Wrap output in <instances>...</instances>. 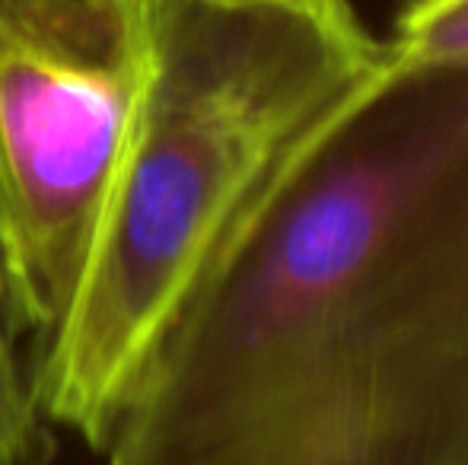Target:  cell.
Returning a JSON list of instances; mask_svg holds the SVG:
<instances>
[{"label":"cell","instance_id":"1","mask_svg":"<svg viewBox=\"0 0 468 465\" xmlns=\"http://www.w3.org/2000/svg\"><path fill=\"white\" fill-rule=\"evenodd\" d=\"M105 465H468V74L309 134L150 354Z\"/></svg>","mask_w":468,"mask_h":465},{"label":"cell","instance_id":"2","mask_svg":"<svg viewBox=\"0 0 468 465\" xmlns=\"http://www.w3.org/2000/svg\"><path fill=\"white\" fill-rule=\"evenodd\" d=\"M131 4L128 137L74 306L29 366L45 424L93 453L236 224L388 61L354 0Z\"/></svg>","mask_w":468,"mask_h":465},{"label":"cell","instance_id":"3","mask_svg":"<svg viewBox=\"0 0 468 465\" xmlns=\"http://www.w3.org/2000/svg\"><path fill=\"white\" fill-rule=\"evenodd\" d=\"M141 87L131 0H0V287L10 338L68 319Z\"/></svg>","mask_w":468,"mask_h":465},{"label":"cell","instance_id":"4","mask_svg":"<svg viewBox=\"0 0 468 465\" xmlns=\"http://www.w3.org/2000/svg\"><path fill=\"white\" fill-rule=\"evenodd\" d=\"M399 70L468 74V0H408L386 38Z\"/></svg>","mask_w":468,"mask_h":465},{"label":"cell","instance_id":"5","mask_svg":"<svg viewBox=\"0 0 468 465\" xmlns=\"http://www.w3.org/2000/svg\"><path fill=\"white\" fill-rule=\"evenodd\" d=\"M51 456V428L38 415L29 370L16 348H0V465H42Z\"/></svg>","mask_w":468,"mask_h":465},{"label":"cell","instance_id":"6","mask_svg":"<svg viewBox=\"0 0 468 465\" xmlns=\"http://www.w3.org/2000/svg\"><path fill=\"white\" fill-rule=\"evenodd\" d=\"M0 348H16V342L10 338L6 329V312H4V287H0Z\"/></svg>","mask_w":468,"mask_h":465}]
</instances>
